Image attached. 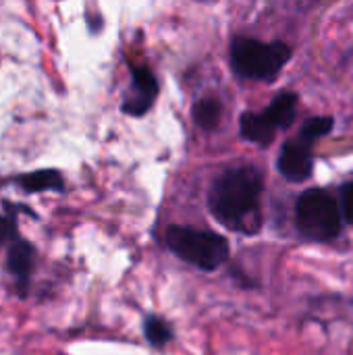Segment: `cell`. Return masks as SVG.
Listing matches in <instances>:
<instances>
[{"instance_id": "obj_6", "label": "cell", "mask_w": 353, "mask_h": 355, "mask_svg": "<svg viewBox=\"0 0 353 355\" xmlns=\"http://www.w3.org/2000/svg\"><path fill=\"white\" fill-rule=\"evenodd\" d=\"M279 173L289 183H302L310 179L314 171V156H312V144L298 137L283 144L279 160H277Z\"/></svg>"}, {"instance_id": "obj_8", "label": "cell", "mask_w": 353, "mask_h": 355, "mask_svg": "<svg viewBox=\"0 0 353 355\" xmlns=\"http://www.w3.org/2000/svg\"><path fill=\"white\" fill-rule=\"evenodd\" d=\"M239 131L243 139L258 144V146H268L277 135V129L268 123L264 112H250V110L241 114Z\"/></svg>"}, {"instance_id": "obj_13", "label": "cell", "mask_w": 353, "mask_h": 355, "mask_svg": "<svg viewBox=\"0 0 353 355\" xmlns=\"http://www.w3.org/2000/svg\"><path fill=\"white\" fill-rule=\"evenodd\" d=\"M333 125H335V121L331 116H312V119H308L304 123V127L300 131V137L306 139V141H310V144H314L320 137L329 135L331 129H333Z\"/></svg>"}, {"instance_id": "obj_5", "label": "cell", "mask_w": 353, "mask_h": 355, "mask_svg": "<svg viewBox=\"0 0 353 355\" xmlns=\"http://www.w3.org/2000/svg\"><path fill=\"white\" fill-rule=\"evenodd\" d=\"M156 96H158V81L154 73L146 67H131V79L127 92L123 94L121 110L131 116H141L154 106Z\"/></svg>"}, {"instance_id": "obj_1", "label": "cell", "mask_w": 353, "mask_h": 355, "mask_svg": "<svg viewBox=\"0 0 353 355\" xmlns=\"http://www.w3.org/2000/svg\"><path fill=\"white\" fill-rule=\"evenodd\" d=\"M260 171L254 166H233L212 183L208 206L221 225L252 235L260 229Z\"/></svg>"}, {"instance_id": "obj_10", "label": "cell", "mask_w": 353, "mask_h": 355, "mask_svg": "<svg viewBox=\"0 0 353 355\" xmlns=\"http://www.w3.org/2000/svg\"><path fill=\"white\" fill-rule=\"evenodd\" d=\"M268 123L279 131V129H289L291 123L295 121L298 114V94L293 92H283L279 94L268 108L262 110Z\"/></svg>"}, {"instance_id": "obj_7", "label": "cell", "mask_w": 353, "mask_h": 355, "mask_svg": "<svg viewBox=\"0 0 353 355\" xmlns=\"http://www.w3.org/2000/svg\"><path fill=\"white\" fill-rule=\"evenodd\" d=\"M6 266L8 272L17 285V289H27L33 266H35V250L29 241L21 239L19 233L10 239V248H8V256H6Z\"/></svg>"}, {"instance_id": "obj_3", "label": "cell", "mask_w": 353, "mask_h": 355, "mask_svg": "<svg viewBox=\"0 0 353 355\" xmlns=\"http://www.w3.org/2000/svg\"><path fill=\"white\" fill-rule=\"evenodd\" d=\"M169 250L200 270H216L229 258V241L212 231L173 225L166 229Z\"/></svg>"}, {"instance_id": "obj_15", "label": "cell", "mask_w": 353, "mask_h": 355, "mask_svg": "<svg viewBox=\"0 0 353 355\" xmlns=\"http://www.w3.org/2000/svg\"><path fill=\"white\" fill-rule=\"evenodd\" d=\"M15 235H17L15 218H12V216H2V214H0V248H2L4 243H8Z\"/></svg>"}, {"instance_id": "obj_11", "label": "cell", "mask_w": 353, "mask_h": 355, "mask_svg": "<svg viewBox=\"0 0 353 355\" xmlns=\"http://www.w3.org/2000/svg\"><path fill=\"white\" fill-rule=\"evenodd\" d=\"M221 114H223V106L221 100L216 98H200L191 108L193 123L204 131H214L221 125Z\"/></svg>"}, {"instance_id": "obj_14", "label": "cell", "mask_w": 353, "mask_h": 355, "mask_svg": "<svg viewBox=\"0 0 353 355\" xmlns=\"http://www.w3.org/2000/svg\"><path fill=\"white\" fill-rule=\"evenodd\" d=\"M339 206H341L343 220L353 223V181L345 183V185L339 189Z\"/></svg>"}, {"instance_id": "obj_12", "label": "cell", "mask_w": 353, "mask_h": 355, "mask_svg": "<svg viewBox=\"0 0 353 355\" xmlns=\"http://www.w3.org/2000/svg\"><path fill=\"white\" fill-rule=\"evenodd\" d=\"M144 335H146V341L156 347V349H162L164 345L171 343L173 339V329L166 320L158 318V316H148L146 322H144Z\"/></svg>"}, {"instance_id": "obj_4", "label": "cell", "mask_w": 353, "mask_h": 355, "mask_svg": "<svg viewBox=\"0 0 353 355\" xmlns=\"http://www.w3.org/2000/svg\"><path fill=\"white\" fill-rule=\"evenodd\" d=\"M298 231L310 241H331L341 233L343 214L339 202L325 189H308L295 204Z\"/></svg>"}, {"instance_id": "obj_2", "label": "cell", "mask_w": 353, "mask_h": 355, "mask_svg": "<svg viewBox=\"0 0 353 355\" xmlns=\"http://www.w3.org/2000/svg\"><path fill=\"white\" fill-rule=\"evenodd\" d=\"M291 58L285 42H260L254 37H235L231 44L233 71L252 81H275Z\"/></svg>"}, {"instance_id": "obj_9", "label": "cell", "mask_w": 353, "mask_h": 355, "mask_svg": "<svg viewBox=\"0 0 353 355\" xmlns=\"http://www.w3.org/2000/svg\"><path fill=\"white\" fill-rule=\"evenodd\" d=\"M12 185L23 189L25 193H37V191H62L64 181L58 171H33L25 173L12 179Z\"/></svg>"}]
</instances>
